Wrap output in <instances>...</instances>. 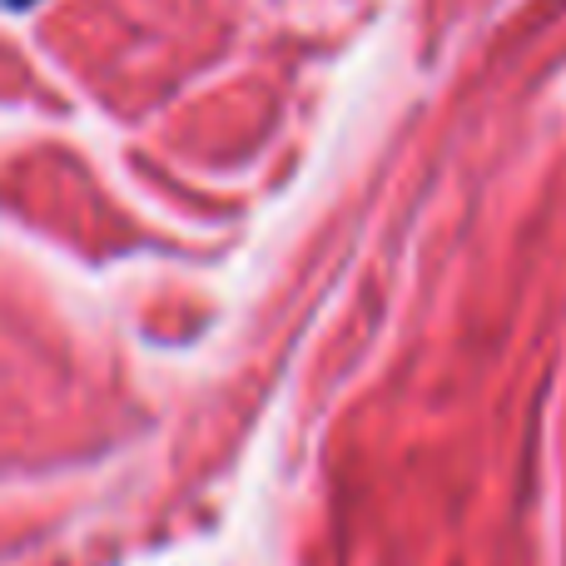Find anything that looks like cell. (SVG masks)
Returning <instances> with one entry per match:
<instances>
[{
	"mask_svg": "<svg viewBox=\"0 0 566 566\" xmlns=\"http://www.w3.org/2000/svg\"><path fill=\"white\" fill-rule=\"evenodd\" d=\"M6 6H30V0H6Z\"/></svg>",
	"mask_w": 566,
	"mask_h": 566,
	"instance_id": "1",
	"label": "cell"
}]
</instances>
